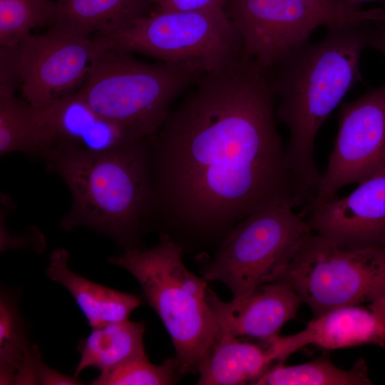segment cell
Returning a JSON list of instances; mask_svg holds the SVG:
<instances>
[{
	"label": "cell",
	"instance_id": "484cf974",
	"mask_svg": "<svg viewBox=\"0 0 385 385\" xmlns=\"http://www.w3.org/2000/svg\"><path fill=\"white\" fill-rule=\"evenodd\" d=\"M227 0H153L157 11H202L224 7Z\"/></svg>",
	"mask_w": 385,
	"mask_h": 385
},
{
	"label": "cell",
	"instance_id": "5bb4252c",
	"mask_svg": "<svg viewBox=\"0 0 385 385\" xmlns=\"http://www.w3.org/2000/svg\"><path fill=\"white\" fill-rule=\"evenodd\" d=\"M288 358L307 345L334 350L365 344L385 347V302L338 307L314 317L302 331L280 336Z\"/></svg>",
	"mask_w": 385,
	"mask_h": 385
},
{
	"label": "cell",
	"instance_id": "d6986e66",
	"mask_svg": "<svg viewBox=\"0 0 385 385\" xmlns=\"http://www.w3.org/2000/svg\"><path fill=\"white\" fill-rule=\"evenodd\" d=\"M38 346L30 342L14 297H0V384H38L44 368Z\"/></svg>",
	"mask_w": 385,
	"mask_h": 385
},
{
	"label": "cell",
	"instance_id": "4fadbf2b",
	"mask_svg": "<svg viewBox=\"0 0 385 385\" xmlns=\"http://www.w3.org/2000/svg\"><path fill=\"white\" fill-rule=\"evenodd\" d=\"M207 300L220 333L257 341L279 336L282 327L297 317L302 304L294 290L282 281L264 283L230 302L207 288Z\"/></svg>",
	"mask_w": 385,
	"mask_h": 385
},
{
	"label": "cell",
	"instance_id": "9c48e42d",
	"mask_svg": "<svg viewBox=\"0 0 385 385\" xmlns=\"http://www.w3.org/2000/svg\"><path fill=\"white\" fill-rule=\"evenodd\" d=\"M224 9L240 35L245 56L266 73L307 42L316 28L361 24L371 18L369 9L335 12L297 0H227Z\"/></svg>",
	"mask_w": 385,
	"mask_h": 385
},
{
	"label": "cell",
	"instance_id": "8fae6325",
	"mask_svg": "<svg viewBox=\"0 0 385 385\" xmlns=\"http://www.w3.org/2000/svg\"><path fill=\"white\" fill-rule=\"evenodd\" d=\"M385 167V83L341 106L338 130L327 168L307 205L336 197Z\"/></svg>",
	"mask_w": 385,
	"mask_h": 385
},
{
	"label": "cell",
	"instance_id": "2e32d148",
	"mask_svg": "<svg viewBox=\"0 0 385 385\" xmlns=\"http://www.w3.org/2000/svg\"><path fill=\"white\" fill-rule=\"evenodd\" d=\"M274 338L252 342L220 333L198 369L197 384H254L269 369L280 363Z\"/></svg>",
	"mask_w": 385,
	"mask_h": 385
},
{
	"label": "cell",
	"instance_id": "6da1fadb",
	"mask_svg": "<svg viewBox=\"0 0 385 385\" xmlns=\"http://www.w3.org/2000/svg\"><path fill=\"white\" fill-rule=\"evenodd\" d=\"M267 74L242 58L203 74L149 138L148 221L175 240L221 238L243 219L284 204L295 188Z\"/></svg>",
	"mask_w": 385,
	"mask_h": 385
},
{
	"label": "cell",
	"instance_id": "e0dca14e",
	"mask_svg": "<svg viewBox=\"0 0 385 385\" xmlns=\"http://www.w3.org/2000/svg\"><path fill=\"white\" fill-rule=\"evenodd\" d=\"M49 260L48 277L68 291L92 329L129 319L141 304L140 298L135 294L97 284L73 272L66 249L54 250Z\"/></svg>",
	"mask_w": 385,
	"mask_h": 385
},
{
	"label": "cell",
	"instance_id": "83f0119b",
	"mask_svg": "<svg viewBox=\"0 0 385 385\" xmlns=\"http://www.w3.org/2000/svg\"><path fill=\"white\" fill-rule=\"evenodd\" d=\"M309 5L335 12H346L355 9L346 0H297Z\"/></svg>",
	"mask_w": 385,
	"mask_h": 385
},
{
	"label": "cell",
	"instance_id": "44dd1931",
	"mask_svg": "<svg viewBox=\"0 0 385 385\" xmlns=\"http://www.w3.org/2000/svg\"><path fill=\"white\" fill-rule=\"evenodd\" d=\"M365 361L358 359L349 369L336 366L322 356L311 361L295 365L284 362L269 369L255 385H366L371 384Z\"/></svg>",
	"mask_w": 385,
	"mask_h": 385
},
{
	"label": "cell",
	"instance_id": "7402d4cb",
	"mask_svg": "<svg viewBox=\"0 0 385 385\" xmlns=\"http://www.w3.org/2000/svg\"><path fill=\"white\" fill-rule=\"evenodd\" d=\"M48 137L38 113L24 99L0 97V155L21 152L43 155Z\"/></svg>",
	"mask_w": 385,
	"mask_h": 385
},
{
	"label": "cell",
	"instance_id": "277c9868",
	"mask_svg": "<svg viewBox=\"0 0 385 385\" xmlns=\"http://www.w3.org/2000/svg\"><path fill=\"white\" fill-rule=\"evenodd\" d=\"M183 246L167 233L149 249L134 248L108 259L130 273L173 341L179 373L198 371L220 334L207 300V283L183 260Z\"/></svg>",
	"mask_w": 385,
	"mask_h": 385
},
{
	"label": "cell",
	"instance_id": "30bf717a",
	"mask_svg": "<svg viewBox=\"0 0 385 385\" xmlns=\"http://www.w3.org/2000/svg\"><path fill=\"white\" fill-rule=\"evenodd\" d=\"M21 89L36 111H43L76 92L111 45L94 36L82 37L56 29L30 34L19 43Z\"/></svg>",
	"mask_w": 385,
	"mask_h": 385
},
{
	"label": "cell",
	"instance_id": "ffe728a7",
	"mask_svg": "<svg viewBox=\"0 0 385 385\" xmlns=\"http://www.w3.org/2000/svg\"><path fill=\"white\" fill-rule=\"evenodd\" d=\"M145 324L129 319L92 329L78 344L80 359L73 376L86 369L95 368L100 373L146 354L143 345Z\"/></svg>",
	"mask_w": 385,
	"mask_h": 385
},
{
	"label": "cell",
	"instance_id": "8992f818",
	"mask_svg": "<svg viewBox=\"0 0 385 385\" xmlns=\"http://www.w3.org/2000/svg\"><path fill=\"white\" fill-rule=\"evenodd\" d=\"M272 281L290 286L314 317L338 307L385 302V248L343 249L310 231Z\"/></svg>",
	"mask_w": 385,
	"mask_h": 385
},
{
	"label": "cell",
	"instance_id": "603a6c76",
	"mask_svg": "<svg viewBox=\"0 0 385 385\" xmlns=\"http://www.w3.org/2000/svg\"><path fill=\"white\" fill-rule=\"evenodd\" d=\"M54 12L51 0H0V46L17 45L31 30L51 26Z\"/></svg>",
	"mask_w": 385,
	"mask_h": 385
},
{
	"label": "cell",
	"instance_id": "4316f807",
	"mask_svg": "<svg viewBox=\"0 0 385 385\" xmlns=\"http://www.w3.org/2000/svg\"><path fill=\"white\" fill-rule=\"evenodd\" d=\"M367 46L385 56V22H371L367 28Z\"/></svg>",
	"mask_w": 385,
	"mask_h": 385
},
{
	"label": "cell",
	"instance_id": "7c38bea8",
	"mask_svg": "<svg viewBox=\"0 0 385 385\" xmlns=\"http://www.w3.org/2000/svg\"><path fill=\"white\" fill-rule=\"evenodd\" d=\"M312 232L338 247L385 248V167L345 197L308 207Z\"/></svg>",
	"mask_w": 385,
	"mask_h": 385
},
{
	"label": "cell",
	"instance_id": "ac0fdd59",
	"mask_svg": "<svg viewBox=\"0 0 385 385\" xmlns=\"http://www.w3.org/2000/svg\"><path fill=\"white\" fill-rule=\"evenodd\" d=\"M153 0H57L50 27L82 36L103 35L144 16Z\"/></svg>",
	"mask_w": 385,
	"mask_h": 385
},
{
	"label": "cell",
	"instance_id": "5b68a950",
	"mask_svg": "<svg viewBox=\"0 0 385 385\" xmlns=\"http://www.w3.org/2000/svg\"><path fill=\"white\" fill-rule=\"evenodd\" d=\"M202 75L188 66L145 63L111 45L76 93L133 138H149L164 124L175 99Z\"/></svg>",
	"mask_w": 385,
	"mask_h": 385
},
{
	"label": "cell",
	"instance_id": "d4e9b609",
	"mask_svg": "<svg viewBox=\"0 0 385 385\" xmlns=\"http://www.w3.org/2000/svg\"><path fill=\"white\" fill-rule=\"evenodd\" d=\"M21 86L19 44L0 46V97H11Z\"/></svg>",
	"mask_w": 385,
	"mask_h": 385
},
{
	"label": "cell",
	"instance_id": "ba28073f",
	"mask_svg": "<svg viewBox=\"0 0 385 385\" xmlns=\"http://www.w3.org/2000/svg\"><path fill=\"white\" fill-rule=\"evenodd\" d=\"M312 231L291 204L273 206L240 221L225 237L203 278L219 281L240 297L272 282L296 242Z\"/></svg>",
	"mask_w": 385,
	"mask_h": 385
},
{
	"label": "cell",
	"instance_id": "cb8c5ba5",
	"mask_svg": "<svg viewBox=\"0 0 385 385\" xmlns=\"http://www.w3.org/2000/svg\"><path fill=\"white\" fill-rule=\"evenodd\" d=\"M179 372L175 359H168L160 364L151 363L147 355L133 358L100 374L93 385H165L175 381Z\"/></svg>",
	"mask_w": 385,
	"mask_h": 385
},
{
	"label": "cell",
	"instance_id": "f1b7e54d",
	"mask_svg": "<svg viewBox=\"0 0 385 385\" xmlns=\"http://www.w3.org/2000/svg\"><path fill=\"white\" fill-rule=\"evenodd\" d=\"M346 1H365V0H346Z\"/></svg>",
	"mask_w": 385,
	"mask_h": 385
},
{
	"label": "cell",
	"instance_id": "7a4b0ae2",
	"mask_svg": "<svg viewBox=\"0 0 385 385\" xmlns=\"http://www.w3.org/2000/svg\"><path fill=\"white\" fill-rule=\"evenodd\" d=\"M369 23L327 29L321 41L299 46L267 73L279 99L277 115L289 131L285 153L296 207L307 205L317 191L322 174L314 159L315 139L326 119L361 78Z\"/></svg>",
	"mask_w": 385,
	"mask_h": 385
},
{
	"label": "cell",
	"instance_id": "9a60e30c",
	"mask_svg": "<svg viewBox=\"0 0 385 385\" xmlns=\"http://www.w3.org/2000/svg\"><path fill=\"white\" fill-rule=\"evenodd\" d=\"M36 112L48 137L43 155L52 150L105 151L139 139L97 113L76 92Z\"/></svg>",
	"mask_w": 385,
	"mask_h": 385
},
{
	"label": "cell",
	"instance_id": "3957f363",
	"mask_svg": "<svg viewBox=\"0 0 385 385\" xmlns=\"http://www.w3.org/2000/svg\"><path fill=\"white\" fill-rule=\"evenodd\" d=\"M43 157L47 170L58 175L71 194V207L61 222L64 230L87 227L124 250L140 248L153 190L148 138L105 151L52 150Z\"/></svg>",
	"mask_w": 385,
	"mask_h": 385
},
{
	"label": "cell",
	"instance_id": "52a82bcc",
	"mask_svg": "<svg viewBox=\"0 0 385 385\" xmlns=\"http://www.w3.org/2000/svg\"><path fill=\"white\" fill-rule=\"evenodd\" d=\"M98 36L111 45L184 66L202 74L245 56L240 35L224 7L202 11H157Z\"/></svg>",
	"mask_w": 385,
	"mask_h": 385
}]
</instances>
